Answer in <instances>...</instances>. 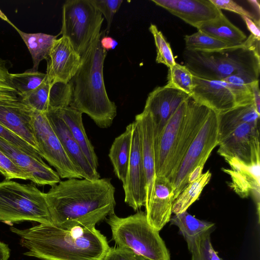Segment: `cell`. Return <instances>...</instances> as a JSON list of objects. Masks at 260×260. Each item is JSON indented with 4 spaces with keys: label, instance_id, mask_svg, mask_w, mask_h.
Wrapping results in <instances>:
<instances>
[{
    "label": "cell",
    "instance_id": "6da1fadb",
    "mask_svg": "<svg viewBox=\"0 0 260 260\" xmlns=\"http://www.w3.org/2000/svg\"><path fill=\"white\" fill-rule=\"evenodd\" d=\"M108 178L60 181L45 193L52 223L92 226L114 212L115 188Z\"/></svg>",
    "mask_w": 260,
    "mask_h": 260
},
{
    "label": "cell",
    "instance_id": "7a4b0ae2",
    "mask_svg": "<svg viewBox=\"0 0 260 260\" xmlns=\"http://www.w3.org/2000/svg\"><path fill=\"white\" fill-rule=\"evenodd\" d=\"M10 229L27 250L24 254L41 260H103L110 247L95 226L63 228L52 223Z\"/></svg>",
    "mask_w": 260,
    "mask_h": 260
},
{
    "label": "cell",
    "instance_id": "3957f363",
    "mask_svg": "<svg viewBox=\"0 0 260 260\" xmlns=\"http://www.w3.org/2000/svg\"><path fill=\"white\" fill-rule=\"evenodd\" d=\"M103 31L81 56V62L70 81L72 90L70 107L86 114L100 127H109L117 114V107L106 90L103 68L107 51L101 46Z\"/></svg>",
    "mask_w": 260,
    "mask_h": 260
},
{
    "label": "cell",
    "instance_id": "277c9868",
    "mask_svg": "<svg viewBox=\"0 0 260 260\" xmlns=\"http://www.w3.org/2000/svg\"><path fill=\"white\" fill-rule=\"evenodd\" d=\"M210 109L189 96L178 108L154 144L155 174L173 182L188 148Z\"/></svg>",
    "mask_w": 260,
    "mask_h": 260
},
{
    "label": "cell",
    "instance_id": "5b68a950",
    "mask_svg": "<svg viewBox=\"0 0 260 260\" xmlns=\"http://www.w3.org/2000/svg\"><path fill=\"white\" fill-rule=\"evenodd\" d=\"M184 66L193 76L209 80H222L240 75L250 82L258 80L259 40L250 35L240 45L222 50L204 52L185 49Z\"/></svg>",
    "mask_w": 260,
    "mask_h": 260
},
{
    "label": "cell",
    "instance_id": "8992f818",
    "mask_svg": "<svg viewBox=\"0 0 260 260\" xmlns=\"http://www.w3.org/2000/svg\"><path fill=\"white\" fill-rule=\"evenodd\" d=\"M106 221L117 246L129 248L150 260H171L165 241L148 223L145 212L138 211L125 217L113 212Z\"/></svg>",
    "mask_w": 260,
    "mask_h": 260
},
{
    "label": "cell",
    "instance_id": "52a82bcc",
    "mask_svg": "<svg viewBox=\"0 0 260 260\" xmlns=\"http://www.w3.org/2000/svg\"><path fill=\"white\" fill-rule=\"evenodd\" d=\"M0 221L52 223L45 193L31 184L6 179L0 182Z\"/></svg>",
    "mask_w": 260,
    "mask_h": 260
},
{
    "label": "cell",
    "instance_id": "ba28073f",
    "mask_svg": "<svg viewBox=\"0 0 260 260\" xmlns=\"http://www.w3.org/2000/svg\"><path fill=\"white\" fill-rule=\"evenodd\" d=\"M102 13L90 0H68L63 5L60 34L81 56L101 33Z\"/></svg>",
    "mask_w": 260,
    "mask_h": 260
},
{
    "label": "cell",
    "instance_id": "9c48e42d",
    "mask_svg": "<svg viewBox=\"0 0 260 260\" xmlns=\"http://www.w3.org/2000/svg\"><path fill=\"white\" fill-rule=\"evenodd\" d=\"M34 137L38 151L61 178L82 179L79 169L64 149L45 113L34 111Z\"/></svg>",
    "mask_w": 260,
    "mask_h": 260
},
{
    "label": "cell",
    "instance_id": "30bf717a",
    "mask_svg": "<svg viewBox=\"0 0 260 260\" xmlns=\"http://www.w3.org/2000/svg\"><path fill=\"white\" fill-rule=\"evenodd\" d=\"M217 113L210 110L197 135L188 148L172 183L176 199L187 185L189 173L198 165L205 164L218 145Z\"/></svg>",
    "mask_w": 260,
    "mask_h": 260
},
{
    "label": "cell",
    "instance_id": "8fae6325",
    "mask_svg": "<svg viewBox=\"0 0 260 260\" xmlns=\"http://www.w3.org/2000/svg\"><path fill=\"white\" fill-rule=\"evenodd\" d=\"M218 145L217 152L224 159L235 158L246 164L260 161L259 122L238 125Z\"/></svg>",
    "mask_w": 260,
    "mask_h": 260
},
{
    "label": "cell",
    "instance_id": "7c38bea8",
    "mask_svg": "<svg viewBox=\"0 0 260 260\" xmlns=\"http://www.w3.org/2000/svg\"><path fill=\"white\" fill-rule=\"evenodd\" d=\"M132 137L130 158L125 184L123 186L124 202L134 211L145 206L146 199V180L143 165L141 139L138 122H132Z\"/></svg>",
    "mask_w": 260,
    "mask_h": 260
},
{
    "label": "cell",
    "instance_id": "4fadbf2b",
    "mask_svg": "<svg viewBox=\"0 0 260 260\" xmlns=\"http://www.w3.org/2000/svg\"><path fill=\"white\" fill-rule=\"evenodd\" d=\"M189 97L184 92L166 85L157 87L149 93L144 110L150 113L153 121L154 144L169 120Z\"/></svg>",
    "mask_w": 260,
    "mask_h": 260
},
{
    "label": "cell",
    "instance_id": "5bb4252c",
    "mask_svg": "<svg viewBox=\"0 0 260 260\" xmlns=\"http://www.w3.org/2000/svg\"><path fill=\"white\" fill-rule=\"evenodd\" d=\"M46 60L48 80L51 83L58 81L68 83L79 68L81 57L68 39L62 36L55 40Z\"/></svg>",
    "mask_w": 260,
    "mask_h": 260
},
{
    "label": "cell",
    "instance_id": "9a60e30c",
    "mask_svg": "<svg viewBox=\"0 0 260 260\" xmlns=\"http://www.w3.org/2000/svg\"><path fill=\"white\" fill-rule=\"evenodd\" d=\"M230 169L222 170L229 175L230 187L241 198L252 195L256 204L258 222H259L260 161L246 164L235 158L225 159Z\"/></svg>",
    "mask_w": 260,
    "mask_h": 260
},
{
    "label": "cell",
    "instance_id": "2e32d148",
    "mask_svg": "<svg viewBox=\"0 0 260 260\" xmlns=\"http://www.w3.org/2000/svg\"><path fill=\"white\" fill-rule=\"evenodd\" d=\"M1 149L18 167L30 177V180L40 185L51 186L60 181L56 171L53 170L43 160L42 157L32 156L10 144L0 137Z\"/></svg>",
    "mask_w": 260,
    "mask_h": 260
},
{
    "label": "cell",
    "instance_id": "e0dca14e",
    "mask_svg": "<svg viewBox=\"0 0 260 260\" xmlns=\"http://www.w3.org/2000/svg\"><path fill=\"white\" fill-rule=\"evenodd\" d=\"M187 24L197 28L222 14L210 0H151Z\"/></svg>",
    "mask_w": 260,
    "mask_h": 260
},
{
    "label": "cell",
    "instance_id": "ac0fdd59",
    "mask_svg": "<svg viewBox=\"0 0 260 260\" xmlns=\"http://www.w3.org/2000/svg\"><path fill=\"white\" fill-rule=\"evenodd\" d=\"M193 87L191 97L217 114L235 107L234 97L226 82L209 80L193 76Z\"/></svg>",
    "mask_w": 260,
    "mask_h": 260
},
{
    "label": "cell",
    "instance_id": "d6986e66",
    "mask_svg": "<svg viewBox=\"0 0 260 260\" xmlns=\"http://www.w3.org/2000/svg\"><path fill=\"white\" fill-rule=\"evenodd\" d=\"M34 111L18 101H0V124L25 140L37 150L33 125Z\"/></svg>",
    "mask_w": 260,
    "mask_h": 260
},
{
    "label": "cell",
    "instance_id": "ffe728a7",
    "mask_svg": "<svg viewBox=\"0 0 260 260\" xmlns=\"http://www.w3.org/2000/svg\"><path fill=\"white\" fill-rule=\"evenodd\" d=\"M175 200L169 180L165 177L156 176L153 196L145 211L148 223L156 231L159 232L169 222Z\"/></svg>",
    "mask_w": 260,
    "mask_h": 260
},
{
    "label": "cell",
    "instance_id": "44dd1931",
    "mask_svg": "<svg viewBox=\"0 0 260 260\" xmlns=\"http://www.w3.org/2000/svg\"><path fill=\"white\" fill-rule=\"evenodd\" d=\"M45 114L66 152L80 170L83 178L90 180L100 178L98 170L94 169L89 163L57 111L49 110Z\"/></svg>",
    "mask_w": 260,
    "mask_h": 260
},
{
    "label": "cell",
    "instance_id": "7402d4cb",
    "mask_svg": "<svg viewBox=\"0 0 260 260\" xmlns=\"http://www.w3.org/2000/svg\"><path fill=\"white\" fill-rule=\"evenodd\" d=\"M138 122L142 146V153L146 180V199L145 207L149 204L154 191L155 174V158L153 123L150 113L143 110L135 117Z\"/></svg>",
    "mask_w": 260,
    "mask_h": 260
},
{
    "label": "cell",
    "instance_id": "603a6c76",
    "mask_svg": "<svg viewBox=\"0 0 260 260\" xmlns=\"http://www.w3.org/2000/svg\"><path fill=\"white\" fill-rule=\"evenodd\" d=\"M56 110L80 147L89 163L97 170L99 166L98 157L86 134L82 121V113L70 106Z\"/></svg>",
    "mask_w": 260,
    "mask_h": 260
},
{
    "label": "cell",
    "instance_id": "cb8c5ba5",
    "mask_svg": "<svg viewBox=\"0 0 260 260\" xmlns=\"http://www.w3.org/2000/svg\"><path fill=\"white\" fill-rule=\"evenodd\" d=\"M169 222L178 227L190 253L207 234L212 232L215 226L213 222L197 218L187 211L171 216Z\"/></svg>",
    "mask_w": 260,
    "mask_h": 260
},
{
    "label": "cell",
    "instance_id": "d4e9b609",
    "mask_svg": "<svg viewBox=\"0 0 260 260\" xmlns=\"http://www.w3.org/2000/svg\"><path fill=\"white\" fill-rule=\"evenodd\" d=\"M217 115L219 142L238 125L244 123L259 122L260 114L251 104L236 106Z\"/></svg>",
    "mask_w": 260,
    "mask_h": 260
},
{
    "label": "cell",
    "instance_id": "484cf974",
    "mask_svg": "<svg viewBox=\"0 0 260 260\" xmlns=\"http://www.w3.org/2000/svg\"><path fill=\"white\" fill-rule=\"evenodd\" d=\"M132 127L131 123L126 127L122 134L115 139L109 153L114 173L122 182L123 186L126 183L130 158Z\"/></svg>",
    "mask_w": 260,
    "mask_h": 260
},
{
    "label": "cell",
    "instance_id": "4316f807",
    "mask_svg": "<svg viewBox=\"0 0 260 260\" xmlns=\"http://www.w3.org/2000/svg\"><path fill=\"white\" fill-rule=\"evenodd\" d=\"M197 28L199 31L233 45H240L247 39L246 35L231 23L223 13L215 19L201 23Z\"/></svg>",
    "mask_w": 260,
    "mask_h": 260
},
{
    "label": "cell",
    "instance_id": "83f0119b",
    "mask_svg": "<svg viewBox=\"0 0 260 260\" xmlns=\"http://www.w3.org/2000/svg\"><path fill=\"white\" fill-rule=\"evenodd\" d=\"M5 21L10 24L18 32L27 46L32 59V69L38 71L41 61L48 58L51 49L57 36L42 32H25L14 25L7 17Z\"/></svg>",
    "mask_w": 260,
    "mask_h": 260
},
{
    "label": "cell",
    "instance_id": "f1b7e54d",
    "mask_svg": "<svg viewBox=\"0 0 260 260\" xmlns=\"http://www.w3.org/2000/svg\"><path fill=\"white\" fill-rule=\"evenodd\" d=\"M211 177V173L208 170L202 174L198 179L188 184L175 200L172 208V213L176 214L186 211L198 199Z\"/></svg>",
    "mask_w": 260,
    "mask_h": 260
},
{
    "label": "cell",
    "instance_id": "f546056e",
    "mask_svg": "<svg viewBox=\"0 0 260 260\" xmlns=\"http://www.w3.org/2000/svg\"><path fill=\"white\" fill-rule=\"evenodd\" d=\"M46 78V73L32 69L21 73H10L11 82L20 99L38 88Z\"/></svg>",
    "mask_w": 260,
    "mask_h": 260
},
{
    "label": "cell",
    "instance_id": "4dcf8cb0",
    "mask_svg": "<svg viewBox=\"0 0 260 260\" xmlns=\"http://www.w3.org/2000/svg\"><path fill=\"white\" fill-rule=\"evenodd\" d=\"M185 49L190 50L211 52L222 50L235 45L219 40L201 31L184 37Z\"/></svg>",
    "mask_w": 260,
    "mask_h": 260
},
{
    "label": "cell",
    "instance_id": "1f68e13d",
    "mask_svg": "<svg viewBox=\"0 0 260 260\" xmlns=\"http://www.w3.org/2000/svg\"><path fill=\"white\" fill-rule=\"evenodd\" d=\"M167 86L179 89L190 96L193 87V75L184 66L176 62L169 68Z\"/></svg>",
    "mask_w": 260,
    "mask_h": 260
},
{
    "label": "cell",
    "instance_id": "d6a6232c",
    "mask_svg": "<svg viewBox=\"0 0 260 260\" xmlns=\"http://www.w3.org/2000/svg\"><path fill=\"white\" fill-rule=\"evenodd\" d=\"M222 81L227 83L234 97L236 106L253 104L250 86L252 82L240 75L231 76Z\"/></svg>",
    "mask_w": 260,
    "mask_h": 260
},
{
    "label": "cell",
    "instance_id": "836d02e7",
    "mask_svg": "<svg viewBox=\"0 0 260 260\" xmlns=\"http://www.w3.org/2000/svg\"><path fill=\"white\" fill-rule=\"evenodd\" d=\"M51 83L47 78L34 91L21 101L33 111L45 113L49 110V96Z\"/></svg>",
    "mask_w": 260,
    "mask_h": 260
},
{
    "label": "cell",
    "instance_id": "e575fe53",
    "mask_svg": "<svg viewBox=\"0 0 260 260\" xmlns=\"http://www.w3.org/2000/svg\"><path fill=\"white\" fill-rule=\"evenodd\" d=\"M72 90L70 82L51 83L49 96V110H57L69 107L72 101Z\"/></svg>",
    "mask_w": 260,
    "mask_h": 260
},
{
    "label": "cell",
    "instance_id": "d590c367",
    "mask_svg": "<svg viewBox=\"0 0 260 260\" xmlns=\"http://www.w3.org/2000/svg\"><path fill=\"white\" fill-rule=\"evenodd\" d=\"M149 30L154 38L156 48V62L162 63L169 68L174 66L176 61L171 46L156 25L152 24L150 25Z\"/></svg>",
    "mask_w": 260,
    "mask_h": 260
},
{
    "label": "cell",
    "instance_id": "8d00e7d4",
    "mask_svg": "<svg viewBox=\"0 0 260 260\" xmlns=\"http://www.w3.org/2000/svg\"><path fill=\"white\" fill-rule=\"evenodd\" d=\"M18 100L20 99L11 82L6 61L0 58V101Z\"/></svg>",
    "mask_w": 260,
    "mask_h": 260
},
{
    "label": "cell",
    "instance_id": "74e56055",
    "mask_svg": "<svg viewBox=\"0 0 260 260\" xmlns=\"http://www.w3.org/2000/svg\"><path fill=\"white\" fill-rule=\"evenodd\" d=\"M0 173L5 177L6 180L20 179L30 180L29 175L16 165L1 149Z\"/></svg>",
    "mask_w": 260,
    "mask_h": 260
},
{
    "label": "cell",
    "instance_id": "f35d334b",
    "mask_svg": "<svg viewBox=\"0 0 260 260\" xmlns=\"http://www.w3.org/2000/svg\"><path fill=\"white\" fill-rule=\"evenodd\" d=\"M95 7L103 14L107 21L106 31L108 33L114 15L119 10L122 0H90Z\"/></svg>",
    "mask_w": 260,
    "mask_h": 260
},
{
    "label": "cell",
    "instance_id": "ab89813d",
    "mask_svg": "<svg viewBox=\"0 0 260 260\" xmlns=\"http://www.w3.org/2000/svg\"><path fill=\"white\" fill-rule=\"evenodd\" d=\"M0 137L24 152L36 157H42L38 151L25 140L0 124Z\"/></svg>",
    "mask_w": 260,
    "mask_h": 260
},
{
    "label": "cell",
    "instance_id": "60d3db41",
    "mask_svg": "<svg viewBox=\"0 0 260 260\" xmlns=\"http://www.w3.org/2000/svg\"><path fill=\"white\" fill-rule=\"evenodd\" d=\"M103 260H150L133 250L117 246L110 247Z\"/></svg>",
    "mask_w": 260,
    "mask_h": 260
},
{
    "label": "cell",
    "instance_id": "b9f144b4",
    "mask_svg": "<svg viewBox=\"0 0 260 260\" xmlns=\"http://www.w3.org/2000/svg\"><path fill=\"white\" fill-rule=\"evenodd\" d=\"M219 9H223L239 14L241 16H246L252 20H257L255 16L249 11L232 0H210Z\"/></svg>",
    "mask_w": 260,
    "mask_h": 260
},
{
    "label": "cell",
    "instance_id": "7bdbcfd3",
    "mask_svg": "<svg viewBox=\"0 0 260 260\" xmlns=\"http://www.w3.org/2000/svg\"><path fill=\"white\" fill-rule=\"evenodd\" d=\"M211 233L207 234L191 252V260H209L207 249V242L208 239L211 237Z\"/></svg>",
    "mask_w": 260,
    "mask_h": 260
},
{
    "label": "cell",
    "instance_id": "ee69618b",
    "mask_svg": "<svg viewBox=\"0 0 260 260\" xmlns=\"http://www.w3.org/2000/svg\"><path fill=\"white\" fill-rule=\"evenodd\" d=\"M241 17L245 21L248 29L251 32V35L256 38L257 39L259 40V20L257 19L253 21L245 16H242Z\"/></svg>",
    "mask_w": 260,
    "mask_h": 260
},
{
    "label": "cell",
    "instance_id": "f6af8a7d",
    "mask_svg": "<svg viewBox=\"0 0 260 260\" xmlns=\"http://www.w3.org/2000/svg\"><path fill=\"white\" fill-rule=\"evenodd\" d=\"M253 97V105L258 113L260 114V91L258 80L250 83Z\"/></svg>",
    "mask_w": 260,
    "mask_h": 260
},
{
    "label": "cell",
    "instance_id": "bcb514c9",
    "mask_svg": "<svg viewBox=\"0 0 260 260\" xmlns=\"http://www.w3.org/2000/svg\"><path fill=\"white\" fill-rule=\"evenodd\" d=\"M101 44L102 47L107 51L111 49H114L118 45V42L113 38L105 36V32L101 38Z\"/></svg>",
    "mask_w": 260,
    "mask_h": 260
},
{
    "label": "cell",
    "instance_id": "7dc6e473",
    "mask_svg": "<svg viewBox=\"0 0 260 260\" xmlns=\"http://www.w3.org/2000/svg\"><path fill=\"white\" fill-rule=\"evenodd\" d=\"M205 164H201L197 166L188 175L187 185L198 179L202 174Z\"/></svg>",
    "mask_w": 260,
    "mask_h": 260
},
{
    "label": "cell",
    "instance_id": "c3c4849f",
    "mask_svg": "<svg viewBox=\"0 0 260 260\" xmlns=\"http://www.w3.org/2000/svg\"><path fill=\"white\" fill-rule=\"evenodd\" d=\"M207 249L209 260H223L219 257L217 251L214 249L211 241V237L207 240Z\"/></svg>",
    "mask_w": 260,
    "mask_h": 260
},
{
    "label": "cell",
    "instance_id": "681fc988",
    "mask_svg": "<svg viewBox=\"0 0 260 260\" xmlns=\"http://www.w3.org/2000/svg\"><path fill=\"white\" fill-rule=\"evenodd\" d=\"M10 250L6 243L0 242V260H8L10 257Z\"/></svg>",
    "mask_w": 260,
    "mask_h": 260
},
{
    "label": "cell",
    "instance_id": "f907efd6",
    "mask_svg": "<svg viewBox=\"0 0 260 260\" xmlns=\"http://www.w3.org/2000/svg\"><path fill=\"white\" fill-rule=\"evenodd\" d=\"M248 2L254 8L256 11H257V13L259 14V1L258 0L256 1H248Z\"/></svg>",
    "mask_w": 260,
    "mask_h": 260
}]
</instances>
